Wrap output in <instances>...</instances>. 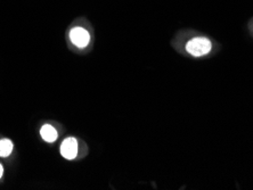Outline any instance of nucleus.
Here are the masks:
<instances>
[{"label":"nucleus","mask_w":253,"mask_h":190,"mask_svg":"<svg viewBox=\"0 0 253 190\" xmlns=\"http://www.w3.org/2000/svg\"><path fill=\"white\" fill-rule=\"evenodd\" d=\"M12 151H13L12 141L8 139L0 140V156H1V157H7V156H9Z\"/></svg>","instance_id":"obj_5"},{"label":"nucleus","mask_w":253,"mask_h":190,"mask_svg":"<svg viewBox=\"0 0 253 190\" xmlns=\"http://www.w3.org/2000/svg\"><path fill=\"white\" fill-rule=\"evenodd\" d=\"M212 42L206 37H195L186 43V51L193 57H203L210 54Z\"/></svg>","instance_id":"obj_1"},{"label":"nucleus","mask_w":253,"mask_h":190,"mask_svg":"<svg viewBox=\"0 0 253 190\" xmlns=\"http://www.w3.org/2000/svg\"><path fill=\"white\" fill-rule=\"evenodd\" d=\"M61 154L66 159H74L78 154V143L74 138H68L63 141L61 146Z\"/></svg>","instance_id":"obj_3"},{"label":"nucleus","mask_w":253,"mask_h":190,"mask_svg":"<svg viewBox=\"0 0 253 190\" xmlns=\"http://www.w3.org/2000/svg\"><path fill=\"white\" fill-rule=\"evenodd\" d=\"M2 166H1V164H0V178H1V176H2Z\"/></svg>","instance_id":"obj_6"},{"label":"nucleus","mask_w":253,"mask_h":190,"mask_svg":"<svg viewBox=\"0 0 253 190\" xmlns=\"http://www.w3.org/2000/svg\"><path fill=\"white\" fill-rule=\"evenodd\" d=\"M42 137L43 140H46L47 143H54L57 139V131L54 129V126L49 124H44L42 128Z\"/></svg>","instance_id":"obj_4"},{"label":"nucleus","mask_w":253,"mask_h":190,"mask_svg":"<svg viewBox=\"0 0 253 190\" xmlns=\"http://www.w3.org/2000/svg\"><path fill=\"white\" fill-rule=\"evenodd\" d=\"M70 39L72 41L74 46L78 48H85L89 44V41H90V35H89L88 31L84 28L77 27L71 30L70 32Z\"/></svg>","instance_id":"obj_2"}]
</instances>
